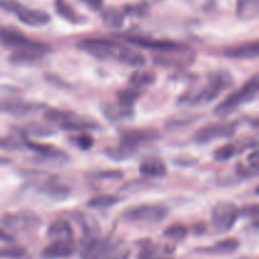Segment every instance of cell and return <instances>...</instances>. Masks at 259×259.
I'll return each instance as SVG.
<instances>
[{
    "mask_svg": "<svg viewBox=\"0 0 259 259\" xmlns=\"http://www.w3.org/2000/svg\"><path fill=\"white\" fill-rule=\"evenodd\" d=\"M91 10H101L104 7V0H81Z\"/></svg>",
    "mask_w": 259,
    "mask_h": 259,
    "instance_id": "38",
    "label": "cell"
},
{
    "mask_svg": "<svg viewBox=\"0 0 259 259\" xmlns=\"http://www.w3.org/2000/svg\"><path fill=\"white\" fill-rule=\"evenodd\" d=\"M3 225L10 232H27L39 227L40 219L35 214L29 211L10 212L7 214L2 220Z\"/></svg>",
    "mask_w": 259,
    "mask_h": 259,
    "instance_id": "11",
    "label": "cell"
},
{
    "mask_svg": "<svg viewBox=\"0 0 259 259\" xmlns=\"http://www.w3.org/2000/svg\"><path fill=\"white\" fill-rule=\"evenodd\" d=\"M101 18H103L104 23L111 28H120L124 23V13L121 10L116 9V8H108L104 9L101 13Z\"/></svg>",
    "mask_w": 259,
    "mask_h": 259,
    "instance_id": "26",
    "label": "cell"
},
{
    "mask_svg": "<svg viewBox=\"0 0 259 259\" xmlns=\"http://www.w3.org/2000/svg\"><path fill=\"white\" fill-rule=\"evenodd\" d=\"M43 108L42 105L35 103H27L22 100H3L0 103V111L15 116H24L35 113Z\"/></svg>",
    "mask_w": 259,
    "mask_h": 259,
    "instance_id": "13",
    "label": "cell"
},
{
    "mask_svg": "<svg viewBox=\"0 0 259 259\" xmlns=\"http://www.w3.org/2000/svg\"><path fill=\"white\" fill-rule=\"evenodd\" d=\"M139 99V93L136 89H124L118 93V101L116 103L125 108H133L136 101Z\"/></svg>",
    "mask_w": 259,
    "mask_h": 259,
    "instance_id": "28",
    "label": "cell"
},
{
    "mask_svg": "<svg viewBox=\"0 0 259 259\" xmlns=\"http://www.w3.org/2000/svg\"><path fill=\"white\" fill-rule=\"evenodd\" d=\"M118 61L120 63H124V65L131 66V67H142V66L146 65L147 62L146 57H144L141 52L131 50V48L128 47L123 48Z\"/></svg>",
    "mask_w": 259,
    "mask_h": 259,
    "instance_id": "24",
    "label": "cell"
},
{
    "mask_svg": "<svg viewBox=\"0 0 259 259\" xmlns=\"http://www.w3.org/2000/svg\"><path fill=\"white\" fill-rule=\"evenodd\" d=\"M0 240H3V242L10 243V242H13V237L8 232L0 229Z\"/></svg>",
    "mask_w": 259,
    "mask_h": 259,
    "instance_id": "39",
    "label": "cell"
},
{
    "mask_svg": "<svg viewBox=\"0 0 259 259\" xmlns=\"http://www.w3.org/2000/svg\"><path fill=\"white\" fill-rule=\"evenodd\" d=\"M233 85V77L228 71L220 70L211 73L210 80L206 86L201 89L197 94L190 98V103L200 104V103H210L215 100L223 91L229 89Z\"/></svg>",
    "mask_w": 259,
    "mask_h": 259,
    "instance_id": "3",
    "label": "cell"
},
{
    "mask_svg": "<svg viewBox=\"0 0 259 259\" xmlns=\"http://www.w3.org/2000/svg\"><path fill=\"white\" fill-rule=\"evenodd\" d=\"M138 259H168V258H163L157 253L156 248L152 247L151 244H146L143 248H142L141 253H139Z\"/></svg>",
    "mask_w": 259,
    "mask_h": 259,
    "instance_id": "36",
    "label": "cell"
},
{
    "mask_svg": "<svg viewBox=\"0 0 259 259\" xmlns=\"http://www.w3.org/2000/svg\"><path fill=\"white\" fill-rule=\"evenodd\" d=\"M156 80V75L151 71H136L132 75L131 82L136 86H147L151 85Z\"/></svg>",
    "mask_w": 259,
    "mask_h": 259,
    "instance_id": "32",
    "label": "cell"
},
{
    "mask_svg": "<svg viewBox=\"0 0 259 259\" xmlns=\"http://www.w3.org/2000/svg\"><path fill=\"white\" fill-rule=\"evenodd\" d=\"M25 255V250L20 247H9L0 249V258L22 259Z\"/></svg>",
    "mask_w": 259,
    "mask_h": 259,
    "instance_id": "34",
    "label": "cell"
},
{
    "mask_svg": "<svg viewBox=\"0 0 259 259\" xmlns=\"http://www.w3.org/2000/svg\"><path fill=\"white\" fill-rule=\"evenodd\" d=\"M46 53L39 52V51H33V50H20L14 51L12 56H10V61L13 63H32L35 61L40 60Z\"/></svg>",
    "mask_w": 259,
    "mask_h": 259,
    "instance_id": "25",
    "label": "cell"
},
{
    "mask_svg": "<svg viewBox=\"0 0 259 259\" xmlns=\"http://www.w3.org/2000/svg\"><path fill=\"white\" fill-rule=\"evenodd\" d=\"M104 115L111 121H120L133 116V108H125L120 104H106L103 108Z\"/></svg>",
    "mask_w": 259,
    "mask_h": 259,
    "instance_id": "22",
    "label": "cell"
},
{
    "mask_svg": "<svg viewBox=\"0 0 259 259\" xmlns=\"http://www.w3.org/2000/svg\"><path fill=\"white\" fill-rule=\"evenodd\" d=\"M157 2H161V0H157Z\"/></svg>",
    "mask_w": 259,
    "mask_h": 259,
    "instance_id": "41",
    "label": "cell"
},
{
    "mask_svg": "<svg viewBox=\"0 0 259 259\" xmlns=\"http://www.w3.org/2000/svg\"><path fill=\"white\" fill-rule=\"evenodd\" d=\"M73 113L70 111H63V110H56V109H48L45 111V118L47 119V121L53 124H57L58 126L62 123H65Z\"/></svg>",
    "mask_w": 259,
    "mask_h": 259,
    "instance_id": "33",
    "label": "cell"
},
{
    "mask_svg": "<svg viewBox=\"0 0 259 259\" xmlns=\"http://www.w3.org/2000/svg\"><path fill=\"white\" fill-rule=\"evenodd\" d=\"M24 142V146L28 147L29 149H32L35 153L40 154V156L46 157V158L51 159H62L66 158V154L63 153L61 149L56 148V147L51 146V144H43V143H37V142H33L27 139L25 137H23L22 139Z\"/></svg>",
    "mask_w": 259,
    "mask_h": 259,
    "instance_id": "17",
    "label": "cell"
},
{
    "mask_svg": "<svg viewBox=\"0 0 259 259\" xmlns=\"http://www.w3.org/2000/svg\"><path fill=\"white\" fill-rule=\"evenodd\" d=\"M259 91V80L258 76L254 75L250 80H248L239 90L230 94L228 98H225L219 105L215 108V114L220 116H225L228 114L233 113L240 106L245 105L248 103H252L258 95Z\"/></svg>",
    "mask_w": 259,
    "mask_h": 259,
    "instance_id": "2",
    "label": "cell"
},
{
    "mask_svg": "<svg viewBox=\"0 0 259 259\" xmlns=\"http://www.w3.org/2000/svg\"><path fill=\"white\" fill-rule=\"evenodd\" d=\"M0 45L13 48L14 51L33 50L43 53H47L50 51V47L45 43L35 42V40L25 37L19 30L8 27H0Z\"/></svg>",
    "mask_w": 259,
    "mask_h": 259,
    "instance_id": "6",
    "label": "cell"
},
{
    "mask_svg": "<svg viewBox=\"0 0 259 259\" xmlns=\"http://www.w3.org/2000/svg\"><path fill=\"white\" fill-rule=\"evenodd\" d=\"M157 138H158V134L156 132L137 131V129L126 131L121 134L119 146L106 149V154H109L113 159L121 161V159L129 158V157L133 156L142 144L147 143V142H152Z\"/></svg>",
    "mask_w": 259,
    "mask_h": 259,
    "instance_id": "1",
    "label": "cell"
},
{
    "mask_svg": "<svg viewBox=\"0 0 259 259\" xmlns=\"http://www.w3.org/2000/svg\"><path fill=\"white\" fill-rule=\"evenodd\" d=\"M129 258V250L125 247L120 244V243H114V244H109L106 248L105 255L104 259H128Z\"/></svg>",
    "mask_w": 259,
    "mask_h": 259,
    "instance_id": "30",
    "label": "cell"
},
{
    "mask_svg": "<svg viewBox=\"0 0 259 259\" xmlns=\"http://www.w3.org/2000/svg\"><path fill=\"white\" fill-rule=\"evenodd\" d=\"M0 8L17 15L18 19L23 24L29 25V27H40V25H46L51 22V17L48 13L43 12V10L30 9L15 0H0Z\"/></svg>",
    "mask_w": 259,
    "mask_h": 259,
    "instance_id": "4",
    "label": "cell"
},
{
    "mask_svg": "<svg viewBox=\"0 0 259 259\" xmlns=\"http://www.w3.org/2000/svg\"><path fill=\"white\" fill-rule=\"evenodd\" d=\"M139 172L146 177L161 179L167 175V167L162 159L157 158V157H149L142 162L139 166Z\"/></svg>",
    "mask_w": 259,
    "mask_h": 259,
    "instance_id": "16",
    "label": "cell"
},
{
    "mask_svg": "<svg viewBox=\"0 0 259 259\" xmlns=\"http://www.w3.org/2000/svg\"><path fill=\"white\" fill-rule=\"evenodd\" d=\"M259 55V42L253 40V42L244 43V45L237 46V47L229 48L225 51V56L234 60H255Z\"/></svg>",
    "mask_w": 259,
    "mask_h": 259,
    "instance_id": "15",
    "label": "cell"
},
{
    "mask_svg": "<svg viewBox=\"0 0 259 259\" xmlns=\"http://www.w3.org/2000/svg\"><path fill=\"white\" fill-rule=\"evenodd\" d=\"M168 210L166 206L158 204H144L134 206L123 212V219L131 223H149L157 224L166 219Z\"/></svg>",
    "mask_w": 259,
    "mask_h": 259,
    "instance_id": "5",
    "label": "cell"
},
{
    "mask_svg": "<svg viewBox=\"0 0 259 259\" xmlns=\"http://www.w3.org/2000/svg\"><path fill=\"white\" fill-rule=\"evenodd\" d=\"M239 248V242L237 239H224L220 242L215 243L214 245L207 248H201L199 249L200 253H206V254H214V255H224V254H232L235 250Z\"/></svg>",
    "mask_w": 259,
    "mask_h": 259,
    "instance_id": "20",
    "label": "cell"
},
{
    "mask_svg": "<svg viewBox=\"0 0 259 259\" xmlns=\"http://www.w3.org/2000/svg\"><path fill=\"white\" fill-rule=\"evenodd\" d=\"M125 40L131 43V45L137 46V47L144 48V50L157 51V52L171 53L186 50V47L184 45L174 42V40L154 39V38L137 37V35H125Z\"/></svg>",
    "mask_w": 259,
    "mask_h": 259,
    "instance_id": "10",
    "label": "cell"
},
{
    "mask_svg": "<svg viewBox=\"0 0 259 259\" xmlns=\"http://www.w3.org/2000/svg\"><path fill=\"white\" fill-rule=\"evenodd\" d=\"M9 163V159L4 158V157H0V164H7Z\"/></svg>",
    "mask_w": 259,
    "mask_h": 259,
    "instance_id": "40",
    "label": "cell"
},
{
    "mask_svg": "<svg viewBox=\"0 0 259 259\" xmlns=\"http://www.w3.org/2000/svg\"><path fill=\"white\" fill-rule=\"evenodd\" d=\"M119 199L115 195L110 194H103L98 195V196L93 197V199L89 200L88 205L91 209H108V207L114 206L115 204H118Z\"/></svg>",
    "mask_w": 259,
    "mask_h": 259,
    "instance_id": "27",
    "label": "cell"
},
{
    "mask_svg": "<svg viewBox=\"0 0 259 259\" xmlns=\"http://www.w3.org/2000/svg\"><path fill=\"white\" fill-rule=\"evenodd\" d=\"M22 139L13 138V137H4L0 138V148L3 149H19L22 147Z\"/></svg>",
    "mask_w": 259,
    "mask_h": 259,
    "instance_id": "37",
    "label": "cell"
},
{
    "mask_svg": "<svg viewBox=\"0 0 259 259\" xmlns=\"http://www.w3.org/2000/svg\"><path fill=\"white\" fill-rule=\"evenodd\" d=\"M76 245L73 240H53L40 252L42 259H62L71 257L75 253Z\"/></svg>",
    "mask_w": 259,
    "mask_h": 259,
    "instance_id": "12",
    "label": "cell"
},
{
    "mask_svg": "<svg viewBox=\"0 0 259 259\" xmlns=\"http://www.w3.org/2000/svg\"><path fill=\"white\" fill-rule=\"evenodd\" d=\"M61 129L68 132H78V133H85V132H91L96 131V129L100 128V125L94 121L85 120V119H81L78 116H76L75 114L70 116L65 123H62L60 125Z\"/></svg>",
    "mask_w": 259,
    "mask_h": 259,
    "instance_id": "18",
    "label": "cell"
},
{
    "mask_svg": "<svg viewBox=\"0 0 259 259\" xmlns=\"http://www.w3.org/2000/svg\"><path fill=\"white\" fill-rule=\"evenodd\" d=\"M76 147H78L82 151H89V149L93 148L94 146V139L90 134L88 133H80L77 137L73 138Z\"/></svg>",
    "mask_w": 259,
    "mask_h": 259,
    "instance_id": "35",
    "label": "cell"
},
{
    "mask_svg": "<svg viewBox=\"0 0 259 259\" xmlns=\"http://www.w3.org/2000/svg\"><path fill=\"white\" fill-rule=\"evenodd\" d=\"M51 240H73V230L70 223L65 220H56L52 223L47 233Z\"/></svg>",
    "mask_w": 259,
    "mask_h": 259,
    "instance_id": "19",
    "label": "cell"
},
{
    "mask_svg": "<svg viewBox=\"0 0 259 259\" xmlns=\"http://www.w3.org/2000/svg\"><path fill=\"white\" fill-rule=\"evenodd\" d=\"M239 218V209L233 202H218L211 211V224L215 232L224 234L234 228Z\"/></svg>",
    "mask_w": 259,
    "mask_h": 259,
    "instance_id": "8",
    "label": "cell"
},
{
    "mask_svg": "<svg viewBox=\"0 0 259 259\" xmlns=\"http://www.w3.org/2000/svg\"><path fill=\"white\" fill-rule=\"evenodd\" d=\"M106 248H108L106 240L101 239L98 235L89 237L81 248L80 259H104Z\"/></svg>",
    "mask_w": 259,
    "mask_h": 259,
    "instance_id": "14",
    "label": "cell"
},
{
    "mask_svg": "<svg viewBox=\"0 0 259 259\" xmlns=\"http://www.w3.org/2000/svg\"><path fill=\"white\" fill-rule=\"evenodd\" d=\"M238 148L234 144H224L214 152V159L218 162H227L237 156Z\"/></svg>",
    "mask_w": 259,
    "mask_h": 259,
    "instance_id": "31",
    "label": "cell"
},
{
    "mask_svg": "<svg viewBox=\"0 0 259 259\" xmlns=\"http://www.w3.org/2000/svg\"><path fill=\"white\" fill-rule=\"evenodd\" d=\"M55 10L62 19L72 24H80L81 22H83V18L78 15V13H76L66 0H55Z\"/></svg>",
    "mask_w": 259,
    "mask_h": 259,
    "instance_id": "23",
    "label": "cell"
},
{
    "mask_svg": "<svg viewBox=\"0 0 259 259\" xmlns=\"http://www.w3.org/2000/svg\"><path fill=\"white\" fill-rule=\"evenodd\" d=\"M189 234V229L182 224H174L167 228L163 232V235L168 239L175 240V242H181Z\"/></svg>",
    "mask_w": 259,
    "mask_h": 259,
    "instance_id": "29",
    "label": "cell"
},
{
    "mask_svg": "<svg viewBox=\"0 0 259 259\" xmlns=\"http://www.w3.org/2000/svg\"><path fill=\"white\" fill-rule=\"evenodd\" d=\"M78 48L100 60L115 58L118 61L124 46L103 38H86L78 43Z\"/></svg>",
    "mask_w": 259,
    "mask_h": 259,
    "instance_id": "7",
    "label": "cell"
},
{
    "mask_svg": "<svg viewBox=\"0 0 259 259\" xmlns=\"http://www.w3.org/2000/svg\"><path fill=\"white\" fill-rule=\"evenodd\" d=\"M237 121H225V123H214L204 126L196 132L194 139L200 144H206L214 142L215 139L230 138L237 132Z\"/></svg>",
    "mask_w": 259,
    "mask_h": 259,
    "instance_id": "9",
    "label": "cell"
},
{
    "mask_svg": "<svg viewBox=\"0 0 259 259\" xmlns=\"http://www.w3.org/2000/svg\"><path fill=\"white\" fill-rule=\"evenodd\" d=\"M259 14V0H237V15L243 20H253Z\"/></svg>",
    "mask_w": 259,
    "mask_h": 259,
    "instance_id": "21",
    "label": "cell"
}]
</instances>
